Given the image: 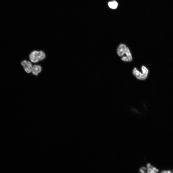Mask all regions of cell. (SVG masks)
Here are the masks:
<instances>
[{
    "instance_id": "52a82bcc",
    "label": "cell",
    "mask_w": 173,
    "mask_h": 173,
    "mask_svg": "<svg viewBox=\"0 0 173 173\" xmlns=\"http://www.w3.org/2000/svg\"><path fill=\"white\" fill-rule=\"evenodd\" d=\"M108 5L110 8L112 9L116 8L118 6V4L115 1L109 2L108 3Z\"/></svg>"
},
{
    "instance_id": "5b68a950",
    "label": "cell",
    "mask_w": 173,
    "mask_h": 173,
    "mask_svg": "<svg viewBox=\"0 0 173 173\" xmlns=\"http://www.w3.org/2000/svg\"><path fill=\"white\" fill-rule=\"evenodd\" d=\"M41 70L42 68L40 66L35 65L32 67V72L34 75L37 76L41 72Z\"/></svg>"
},
{
    "instance_id": "8992f818",
    "label": "cell",
    "mask_w": 173,
    "mask_h": 173,
    "mask_svg": "<svg viewBox=\"0 0 173 173\" xmlns=\"http://www.w3.org/2000/svg\"><path fill=\"white\" fill-rule=\"evenodd\" d=\"M147 166V171L148 173H156L158 171V169L152 166L150 163H148Z\"/></svg>"
},
{
    "instance_id": "3957f363",
    "label": "cell",
    "mask_w": 173,
    "mask_h": 173,
    "mask_svg": "<svg viewBox=\"0 0 173 173\" xmlns=\"http://www.w3.org/2000/svg\"><path fill=\"white\" fill-rule=\"evenodd\" d=\"M142 73L138 70L135 68H134L133 73V74L137 79L140 80H144L147 78L148 73V70L144 66H142Z\"/></svg>"
},
{
    "instance_id": "6da1fadb",
    "label": "cell",
    "mask_w": 173,
    "mask_h": 173,
    "mask_svg": "<svg viewBox=\"0 0 173 173\" xmlns=\"http://www.w3.org/2000/svg\"><path fill=\"white\" fill-rule=\"evenodd\" d=\"M118 55L120 56H122L125 54L126 57L124 61L130 62L132 60V57L130 51L128 48L124 44H121L119 45L117 49Z\"/></svg>"
},
{
    "instance_id": "7a4b0ae2",
    "label": "cell",
    "mask_w": 173,
    "mask_h": 173,
    "mask_svg": "<svg viewBox=\"0 0 173 173\" xmlns=\"http://www.w3.org/2000/svg\"><path fill=\"white\" fill-rule=\"evenodd\" d=\"M45 57V54L42 51H34L31 53L29 56L30 60L34 63L37 62L43 59Z\"/></svg>"
},
{
    "instance_id": "277c9868",
    "label": "cell",
    "mask_w": 173,
    "mask_h": 173,
    "mask_svg": "<svg viewBox=\"0 0 173 173\" xmlns=\"http://www.w3.org/2000/svg\"><path fill=\"white\" fill-rule=\"evenodd\" d=\"M21 64L27 73H30L32 72V64L30 62L24 60L21 62Z\"/></svg>"
},
{
    "instance_id": "ba28073f",
    "label": "cell",
    "mask_w": 173,
    "mask_h": 173,
    "mask_svg": "<svg viewBox=\"0 0 173 173\" xmlns=\"http://www.w3.org/2000/svg\"><path fill=\"white\" fill-rule=\"evenodd\" d=\"M146 169H146V167H142L140 168V171L141 173H145V171H146Z\"/></svg>"
}]
</instances>
